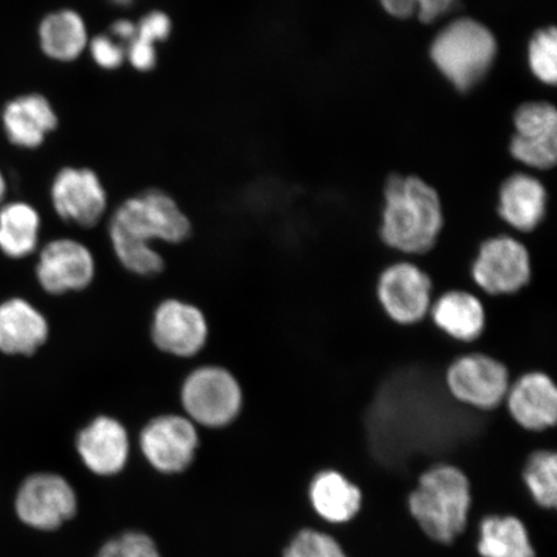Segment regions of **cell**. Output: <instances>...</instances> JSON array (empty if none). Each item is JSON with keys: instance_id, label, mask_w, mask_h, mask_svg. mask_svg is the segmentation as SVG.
I'll use <instances>...</instances> for the list:
<instances>
[{"instance_id": "obj_1", "label": "cell", "mask_w": 557, "mask_h": 557, "mask_svg": "<svg viewBox=\"0 0 557 557\" xmlns=\"http://www.w3.org/2000/svg\"><path fill=\"white\" fill-rule=\"evenodd\" d=\"M108 232L121 267L132 275L151 278L165 269L164 256L156 243L178 246L190 238L193 225L171 195L148 190L115 209Z\"/></svg>"}, {"instance_id": "obj_2", "label": "cell", "mask_w": 557, "mask_h": 557, "mask_svg": "<svg viewBox=\"0 0 557 557\" xmlns=\"http://www.w3.org/2000/svg\"><path fill=\"white\" fill-rule=\"evenodd\" d=\"M445 225L444 205L434 186L417 176L392 174L383 187L379 234L401 255H428Z\"/></svg>"}, {"instance_id": "obj_3", "label": "cell", "mask_w": 557, "mask_h": 557, "mask_svg": "<svg viewBox=\"0 0 557 557\" xmlns=\"http://www.w3.org/2000/svg\"><path fill=\"white\" fill-rule=\"evenodd\" d=\"M471 504L470 480L455 465L437 463L423 471L409 507L424 533L450 543L463 532Z\"/></svg>"}, {"instance_id": "obj_4", "label": "cell", "mask_w": 557, "mask_h": 557, "mask_svg": "<svg viewBox=\"0 0 557 557\" xmlns=\"http://www.w3.org/2000/svg\"><path fill=\"white\" fill-rule=\"evenodd\" d=\"M498 53L491 29L470 17L451 21L436 34L430 58L458 92L468 94L491 72Z\"/></svg>"}, {"instance_id": "obj_5", "label": "cell", "mask_w": 557, "mask_h": 557, "mask_svg": "<svg viewBox=\"0 0 557 557\" xmlns=\"http://www.w3.org/2000/svg\"><path fill=\"white\" fill-rule=\"evenodd\" d=\"M181 409L199 429L222 430L239 420L246 393L227 367L203 364L191 369L180 385Z\"/></svg>"}, {"instance_id": "obj_6", "label": "cell", "mask_w": 557, "mask_h": 557, "mask_svg": "<svg viewBox=\"0 0 557 557\" xmlns=\"http://www.w3.org/2000/svg\"><path fill=\"white\" fill-rule=\"evenodd\" d=\"M149 334L159 352L185 360L197 358L205 351L211 337V325L197 304L170 297L152 311Z\"/></svg>"}, {"instance_id": "obj_7", "label": "cell", "mask_w": 557, "mask_h": 557, "mask_svg": "<svg viewBox=\"0 0 557 557\" xmlns=\"http://www.w3.org/2000/svg\"><path fill=\"white\" fill-rule=\"evenodd\" d=\"M444 381L453 399L482 412L503 406L511 385L507 368L483 352L466 354L453 360Z\"/></svg>"}, {"instance_id": "obj_8", "label": "cell", "mask_w": 557, "mask_h": 557, "mask_svg": "<svg viewBox=\"0 0 557 557\" xmlns=\"http://www.w3.org/2000/svg\"><path fill=\"white\" fill-rule=\"evenodd\" d=\"M144 458L162 473L189 469L200 447L199 428L184 413H162L146 421L138 435Z\"/></svg>"}, {"instance_id": "obj_9", "label": "cell", "mask_w": 557, "mask_h": 557, "mask_svg": "<svg viewBox=\"0 0 557 557\" xmlns=\"http://www.w3.org/2000/svg\"><path fill=\"white\" fill-rule=\"evenodd\" d=\"M471 276L487 297L517 294L531 282V255L521 240L497 235L480 244Z\"/></svg>"}, {"instance_id": "obj_10", "label": "cell", "mask_w": 557, "mask_h": 557, "mask_svg": "<svg viewBox=\"0 0 557 557\" xmlns=\"http://www.w3.org/2000/svg\"><path fill=\"white\" fill-rule=\"evenodd\" d=\"M35 278L48 296L64 297L82 294L96 281V257L85 243L59 238L38 250Z\"/></svg>"}, {"instance_id": "obj_11", "label": "cell", "mask_w": 557, "mask_h": 557, "mask_svg": "<svg viewBox=\"0 0 557 557\" xmlns=\"http://www.w3.org/2000/svg\"><path fill=\"white\" fill-rule=\"evenodd\" d=\"M375 292L383 311L399 325L422 322L433 304L431 277L409 261L396 262L383 270Z\"/></svg>"}, {"instance_id": "obj_12", "label": "cell", "mask_w": 557, "mask_h": 557, "mask_svg": "<svg viewBox=\"0 0 557 557\" xmlns=\"http://www.w3.org/2000/svg\"><path fill=\"white\" fill-rule=\"evenodd\" d=\"M15 508L24 524L53 531L74 517L76 496L73 486L58 473H33L20 485Z\"/></svg>"}, {"instance_id": "obj_13", "label": "cell", "mask_w": 557, "mask_h": 557, "mask_svg": "<svg viewBox=\"0 0 557 557\" xmlns=\"http://www.w3.org/2000/svg\"><path fill=\"white\" fill-rule=\"evenodd\" d=\"M515 134L510 152L515 160L531 169H554L557 159V113L553 103H522L513 114Z\"/></svg>"}, {"instance_id": "obj_14", "label": "cell", "mask_w": 557, "mask_h": 557, "mask_svg": "<svg viewBox=\"0 0 557 557\" xmlns=\"http://www.w3.org/2000/svg\"><path fill=\"white\" fill-rule=\"evenodd\" d=\"M75 449L90 472L99 476H114L128 463V429L115 416L97 414L76 433Z\"/></svg>"}, {"instance_id": "obj_15", "label": "cell", "mask_w": 557, "mask_h": 557, "mask_svg": "<svg viewBox=\"0 0 557 557\" xmlns=\"http://www.w3.org/2000/svg\"><path fill=\"white\" fill-rule=\"evenodd\" d=\"M52 205L61 220L82 228H92L100 224L108 211V194L95 172L65 169L53 181Z\"/></svg>"}, {"instance_id": "obj_16", "label": "cell", "mask_w": 557, "mask_h": 557, "mask_svg": "<svg viewBox=\"0 0 557 557\" xmlns=\"http://www.w3.org/2000/svg\"><path fill=\"white\" fill-rule=\"evenodd\" d=\"M51 338L46 313L25 297L0 302V352L5 357L32 358Z\"/></svg>"}, {"instance_id": "obj_17", "label": "cell", "mask_w": 557, "mask_h": 557, "mask_svg": "<svg viewBox=\"0 0 557 557\" xmlns=\"http://www.w3.org/2000/svg\"><path fill=\"white\" fill-rule=\"evenodd\" d=\"M505 407L522 430L532 433L554 430L557 423V385L542 372L522 374L508 388Z\"/></svg>"}, {"instance_id": "obj_18", "label": "cell", "mask_w": 557, "mask_h": 557, "mask_svg": "<svg viewBox=\"0 0 557 557\" xmlns=\"http://www.w3.org/2000/svg\"><path fill=\"white\" fill-rule=\"evenodd\" d=\"M547 207L546 187L531 174H511L499 187L496 213L519 236L531 235L543 224Z\"/></svg>"}, {"instance_id": "obj_19", "label": "cell", "mask_w": 557, "mask_h": 557, "mask_svg": "<svg viewBox=\"0 0 557 557\" xmlns=\"http://www.w3.org/2000/svg\"><path fill=\"white\" fill-rule=\"evenodd\" d=\"M429 318L445 336L463 344L475 343L485 326L483 302L463 290H450L437 297L431 304Z\"/></svg>"}, {"instance_id": "obj_20", "label": "cell", "mask_w": 557, "mask_h": 557, "mask_svg": "<svg viewBox=\"0 0 557 557\" xmlns=\"http://www.w3.org/2000/svg\"><path fill=\"white\" fill-rule=\"evenodd\" d=\"M3 122L13 144L33 149L44 144L46 136L58 127V115L44 96L26 95L7 104Z\"/></svg>"}, {"instance_id": "obj_21", "label": "cell", "mask_w": 557, "mask_h": 557, "mask_svg": "<svg viewBox=\"0 0 557 557\" xmlns=\"http://www.w3.org/2000/svg\"><path fill=\"white\" fill-rule=\"evenodd\" d=\"M41 220L33 206L15 201L0 209V252L25 260L39 250Z\"/></svg>"}, {"instance_id": "obj_22", "label": "cell", "mask_w": 557, "mask_h": 557, "mask_svg": "<svg viewBox=\"0 0 557 557\" xmlns=\"http://www.w3.org/2000/svg\"><path fill=\"white\" fill-rule=\"evenodd\" d=\"M310 499L320 517L332 522H345L360 510L361 492L344 473L323 470L312 479Z\"/></svg>"}, {"instance_id": "obj_23", "label": "cell", "mask_w": 557, "mask_h": 557, "mask_svg": "<svg viewBox=\"0 0 557 557\" xmlns=\"http://www.w3.org/2000/svg\"><path fill=\"white\" fill-rule=\"evenodd\" d=\"M39 37L47 55L65 62L78 59L89 44L85 20L70 10L51 13L41 21Z\"/></svg>"}, {"instance_id": "obj_24", "label": "cell", "mask_w": 557, "mask_h": 557, "mask_svg": "<svg viewBox=\"0 0 557 557\" xmlns=\"http://www.w3.org/2000/svg\"><path fill=\"white\" fill-rule=\"evenodd\" d=\"M478 548L483 557H534L525 527L512 517L485 519Z\"/></svg>"}, {"instance_id": "obj_25", "label": "cell", "mask_w": 557, "mask_h": 557, "mask_svg": "<svg viewBox=\"0 0 557 557\" xmlns=\"http://www.w3.org/2000/svg\"><path fill=\"white\" fill-rule=\"evenodd\" d=\"M522 479L535 503L554 508L557 504V455L554 449L534 450L527 457Z\"/></svg>"}, {"instance_id": "obj_26", "label": "cell", "mask_w": 557, "mask_h": 557, "mask_svg": "<svg viewBox=\"0 0 557 557\" xmlns=\"http://www.w3.org/2000/svg\"><path fill=\"white\" fill-rule=\"evenodd\" d=\"M528 64L543 85H556L557 32L554 26L543 27L533 34L528 45Z\"/></svg>"}, {"instance_id": "obj_27", "label": "cell", "mask_w": 557, "mask_h": 557, "mask_svg": "<svg viewBox=\"0 0 557 557\" xmlns=\"http://www.w3.org/2000/svg\"><path fill=\"white\" fill-rule=\"evenodd\" d=\"M458 0H380L382 9L389 16L408 20L416 16L423 24L435 23L436 20L455 10Z\"/></svg>"}, {"instance_id": "obj_28", "label": "cell", "mask_w": 557, "mask_h": 557, "mask_svg": "<svg viewBox=\"0 0 557 557\" xmlns=\"http://www.w3.org/2000/svg\"><path fill=\"white\" fill-rule=\"evenodd\" d=\"M284 557H347L330 535L302 531L285 549Z\"/></svg>"}, {"instance_id": "obj_29", "label": "cell", "mask_w": 557, "mask_h": 557, "mask_svg": "<svg viewBox=\"0 0 557 557\" xmlns=\"http://www.w3.org/2000/svg\"><path fill=\"white\" fill-rule=\"evenodd\" d=\"M97 557H160L154 541L137 532L125 533L110 541Z\"/></svg>"}, {"instance_id": "obj_30", "label": "cell", "mask_w": 557, "mask_h": 557, "mask_svg": "<svg viewBox=\"0 0 557 557\" xmlns=\"http://www.w3.org/2000/svg\"><path fill=\"white\" fill-rule=\"evenodd\" d=\"M89 50L96 64L103 69L120 67L125 60V48L110 35H97L89 41Z\"/></svg>"}, {"instance_id": "obj_31", "label": "cell", "mask_w": 557, "mask_h": 557, "mask_svg": "<svg viewBox=\"0 0 557 557\" xmlns=\"http://www.w3.org/2000/svg\"><path fill=\"white\" fill-rule=\"evenodd\" d=\"M136 37L151 45H157L158 41H163L169 38L172 30L171 18L164 12L152 11L149 15L136 24Z\"/></svg>"}, {"instance_id": "obj_32", "label": "cell", "mask_w": 557, "mask_h": 557, "mask_svg": "<svg viewBox=\"0 0 557 557\" xmlns=\"http://www.w3.org/2000/svg\"><path fill=\"white\" fill-rule=\"evenodd\" d=\"M125 59L131 62L132 66L139 70V72H148V70L156 66V46L135 37V39L125 47Z\"/></svg>"}, {"instance_id": "obj_33", "label": "cell", "mask_w": 557, "mask_h": 557, "mask_svg": "<svg viewBox=\"0 0 557 557\" xmlns=\"http://www.w3.org/2000/svg\"><path fill=\"white\" fill-rule=\"evenodd\" d=\"M137 27L135 23L129 20H117L116 23L111 26V38L120 41L121 45L127 47L132 40L136 37ZM124 47V48H125Z\"/></svg>"}, {"instance_id": "obj_34", "label": "cell", "mask_w": 557, "mask_h": 557, "mask_svg": "<svg viewBox=\"0 0 557 557\" xmlns=\"http://www.w3.org/2000/svg\"><path fill=\"white\" fill-rule=\"evenodd\" d=\"M5 194V183L2 174H0V201H2Z\"/></svg>"}, {"instance_id": "obj_35", "label": "cell", "mask_w": 557, "mask_h": 557, "mask_svg": "<svg viewBox=\"0 0 557 557\" xmlns=\"http://www.w3.org/2000/svg\"><path fill=\"white\" fill-rule=\"evenodd\" d=\"M113 2L116 4L125 5V4H129V3L134 2V0H113Z\"/></svg>"}]
</instances>
